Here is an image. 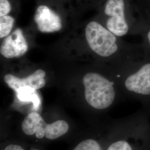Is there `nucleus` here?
<instances>
[{"label": "nucleus", "instance_id": "obj_1", "mask_svg": "<svg viewBox=\"0 0 150 150\" xmlns=\"http://www.w3.org/2000/svg\"><path fill=\"white\" fill-rule=\"evenodd\" d=\"M121 132L106 150H150V113L139 112L127 118Z\"/></svg>", "mask_w": 150, "mask_h": 150}, {"label": "nucleus", "instance_id": "obj_8", "mask_svg": "<svg viewBox=\"0 0 150 150\" xmlns=\"http://www.w3.org/2000/svg\"><path fill=\"white\" fill-rule=\"evenodd\" d=\"M34 20L38 30L43 33H51L59 31L62 28L59 16L46 6L38 7Z\"/></svg>", "mask_w": 150, "mask_h": 150}, {"label": "nucleus", "instance_id": "obj_12", "mask_svg": "<svg viewBox=\"0 0 150 150\" xmlns=\"http://www.w3.org/2000/svg\"><path fill=\"white\" fill-rule=\"evenodd\" d=\"M73 150H104L102 145L96 140L88 139L83 141Z\"/></svg>", "mask_w": 150, "mask_h": 150}, {"label": "nucleus", "instance_id": "obj_11", "mask_svg": "<svg viewBox=\"0 0 150 150\" xmlns=\"http://www.w3.org/2000/svg\"><path fill=\"white\" fill-rule=\"evenodd\" d=\"M15 22L14 18L10 16L0 17V38H6L10 35Z\"/></svg>", "mask_w": 150, "mask_h": 150}, {"label": "nucleus", "instance_id": "obj_10", "mask_svg": "<svg viewBox=\"0 0 150 150\" xmlns=\"http://www.w3.org/2000/svg\"><path fill=\"white\" fill-rule=\"evenodd\" d=\"M15 92L17 97L20 101L32 102L34 108L36 110L38 109L41 105V100L36 90L31 87H24L18 89Z\"/></svg>", "mask_w": 150, "mask_h": 150}, {"label": "nucleus", "instance_id": "obj_5", "mask_svg": "<svg viewBox=\"0 0 150 150\" xmlns=\"http://www.w3.org/2000/svg\"><path fill=\"white\" fill-rule=\"evenodd\" d=\"M105 13L109 17L106 26L110 31L118 37L127 33L129 25L125 17L123 0H108L105 5Z\"/></svg>", "mask_w": 150, "mask_h": 150}, {"label": "nucleus", "instance_id": "obj_15", "mask_svg": "<svg viewBox=\"0 0 150 150\" xmlns=\"http://www.w3.org/2000/svg\"><path fill=\"white\" fill-rule=\"evenodd\" d=\"M147 38H148V40H149V43H150V30L149 31V32H148Z\"/></svg>", "mask_w": 150, "mask_h": 150}, {"label": "nucleus", "instance_id": "obj_6", "mask_svg": "<svg viewBox=\"0 0 150 150\" xmlns=\"http://www.w3.org/2000/svg\"><path fill=\"white\" fill-rule=\"evenodd\" d=\"M124 86L136 97L150 98V63L144 64L136 72L128 76Z\"/></svg>", "mask_w": 150, "mask_h": 150}, {"label": "nucleus", "instance_id": "obj_13", "mask_svg": "<svg viewBox=\"0 0 150 150\" xmlns=\"http://www.w3.org/2000/svg\"><path fill=\"white\" fill-rule=\"evenodd\" d=\"M11 9V5L8 0H0V17L7 15Z\"/></svg>", "mask_w": 150, "mask_h": 150}, {"label": "nucleus", "instance_id": "obj_3", "mask_svg": "<svg viewBox=\"0 0 150 150\" xmlns=\"http://www.w3.org/2000/svg\"><path fill=\"white\" fill-rule=\"evenodd\" d=\"M22 129L27 135L35 134L38 139L46 137L47 139H55L66 134L69 129L68 123L64 120H58L47 124L37 112L29 113L22 123Z\"/></svg>", "mask_w": 150, "mask_h": 150}, {"label": "nucleus", "instance_id": "obj_14", "mask_svg": "<svg viewBox=\"0 0 150 150\" xmlns=\"http://www.w3.org/2000/svg\"><path fill=\"white\" fill-rule=\"evenodd\" d=\"M4 150H25L21 146L16 145L7 146Z\"/></svg>", "mask_w": 150, "mask_h": 150}, {"label": "nucleus", "instance_id": "obj_2", "mask_svg": "<svg viewBox=\"0 0 150 150\" xmlns=\"http://www.w3.org/2000/svg\"><path fill=\"white\" fill-rule=\"evenodd\" d=\"M82 82L85 87V99L91 107L102 110L112 105L116 96L112 82L95 72L86 74Z\"/></svg>", "mask_w": 150, "mask_h": 150}, {"label": "nucleus", "instance_id": "obj_9", "mask_svg": "<svg viewBox=\"0 0 150 150\" xmlns=\"http://www.w3.org/2000/svg\"><path fill=\"white\" fill-rule=\"evenodd\" d=\"M45 76L46 72L43 70L38 69L26 78L20 79L14 75L7 74L4 79L6 83L15 92L24 87H31L38 90L45 85Z\"/></svg>", "mask_w": 150, "mask_h": 150}, {"label": "nucleus", "instance_id": "obj_7", "mask_svg": "<svg viewBox=\"0 0 150 150\" xmlns=\"http://www.w3.org/2000/svg\"><path fill=\"white\" fill-rule=\"evenodd\" d=\"M28 44L20 28L6 37L1 44V54L7 59L21 57L28 51Z\"/></svg>", "mask_w": 150, "mask_h": 150}, {"label": "nucleus", "instance_id": "obj_4", "mask_svg": "<svg viewBox=\"0 0 150 150\" xmlns=\"http://www.w3.org/2000/svg\"><path fill=\"white\" fill-rule=\"evenodd\" d=\"M85 36L91 50L101 57H109L118 50L115 35L97 22L87 25Z\"/></svg>", "mask_w": 150, "mask_h": 150}, {"label": "nucleus", "instance_id": "obj_16", "mask_svg": "<svg viewBox=\"0 0 150 150\" xmlns=\"http://www.w3.org/2000/svg\"></svg>", "mask_w": 150, "mask_h": 150}]
</instances>
